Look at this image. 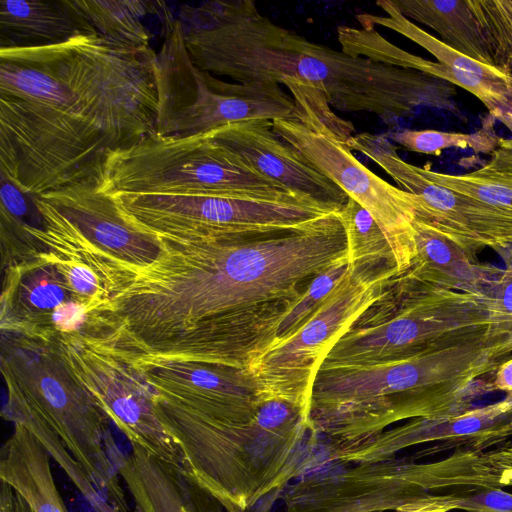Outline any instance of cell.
Returning <instances> with one entry per match:
<instances>
[{"label":"cell","mask_w":512,"mask_h":512,"mask_svg":"<svg viewBox=\"0 0 512 512\" xmlns=\"http://www.w3.org/2000/svg\"><path fill=\"white\" fill-rule=\"evenodd\" d=\"M512 446V440L507 441Z\"/></svg>","instance_id":"obj_43"},{"label":"cell","mask_w":512,"mask_h":512,"mask_svg":"<svg viewBox=\"0 0 512 512\" xmlns=\"http://www.w3.org/2000/svg\"><path fill=\"white\" fill-rule=\"evenodd\" d=\"M76 8L99 36L133 48L150 46L144 24L148 14L167 16L164 2L141 0H73Z\"/></svg>","instance_id":"obj_26"},{"label":"cell","mask_w":512,"mask_h":512,"mask_svg":"<svg viewBox=\"0 0 512 512\" xmlns=\"http://www.w3.org/2000/svg\"><path fill=\"white\" fill-rule=\"evenodd\" d=\"M512 353V330L493 325L464 332L413 355L359 365L319 368L310 422L340 447V459L384 429L407 419L459 414L492 392L481 381Z\"/></svg>","instance_id":"obj_5"},{"label":"cell","mask_w":512,"mask_h":512,"mask_svg":"<svg viewBox=\"0 0 512 512\" xmlns=\"http://www.w3.org/2000/svg\"><path fill=\"white\" fill-rule=\"evenodd\" d=\"M5 409L29 413L63 442L117 512H128L119 474L106 449L108 417L72 372L55 331L1 330Z\"/></svg>","instance_id":"obj_6"},{"label":"cell","mask_w":512,"mask_h":512,"mask_svg":"<svg viewBox=\"0 0 512 512\" xmlns=\"http://www.w3.org/2000/svg\"><path fill=\"white\" fill-rule=\"evenodd\" d=\"M283 84L292 93L297 116L272 121L273 130L372 215L392 248L398 275L403 274L416 255L417 196L385 181L353 155L347 141L354 126L334 114L320 92L298 81Z\"/></svg>","instance_id":"obj_8"},{"label":"cell","mask_w":512,"mask_h":512,"mask_svg":"<svg viewBox=\"0 0 512 512\" xmlns=\"http://www.w3.org/2000/svg\"><path fill=\"white\" fill-rule=\"evenodd\" d=\"M510 437H512V413L499 425L465 442L461 448L487 450L503 443Z\"/></svg>","instance_id":"obj_35"},{"label":"cell","mask_w":512,"mask_h":512,"mask_svg":"<svg viewBox=\"0 0 512 512\" xmlns=\"http://www.w3.org/2000/svg\"><path fill=\"white\" fill-rule=\"evenodd\" d=\"M157 53L156 134L191 136L232 123L295 118L297 106L277 83H231L191 61L181 20L164 23Z\"/></svg>","instance_id":"obj_11"},{"label":"cell","mask_w":512,"mask_h":512,"mask_svg":"<svg viewBox=\"0 0 512 512\" xmlns=\"http://www.w3.org/2000/svg\"><path fill=\"white\" fill-rule=\"evenodd\" d=\"M120 215L154 237L240 240L303 231L337 211L298 196L110 195Z\"/></svg>","instance_id":"obj_9"},{"label":"cell","mask_w":512,"mask_h":512,"mask_svg":"<svg viewBox=\"0 0 512 512\" xmlns=\"http://www.w3.org/2000/svg\"><path fill=\"white\" fill-rule=\"evenodd\" d=\"M1 330L39 333L80 328L87 312L45 253L3 270Z\"/></svg>","instance_id":"obj_18"},{"label":"cell","mask_w":512,"mask_h":512,"mask_svg":"<svg viewBox=\"0 0 512 512\" xmlns=\"http://www.w3.org/2000/svg\"><path fill=\"white\" fill-rule=\"evenodd\" d=\"M501 258L504 260L505 267L512 268V245L496 250Z\"/></svg>","instance_id":"obj_40"},{"label":"cell","mask_w":512,"mask_h":512,"mask_svg":"<svg viewBox=\"0 0 512 512\" xmlns=\"http://www.w3.org/2000/svg\"><path fill=\"white\" fill-rule=\"evenodd\" d=\"M335 481L316 478L327 486L353 495L322 490L300 481L287 496V512H383L397 510L429 494L426 463L367 462Z\"/></svg>","instance_id":"obj_16"},{"label":"cell","mask_w":512,"mask_h":512,"mask_svg":"<svg viewBox=\"0 0 512 512\" xmlns=\"http://www.w3.org/2000/svg\"><path fill=\"white\" fill-rule=\"evenodd\" d=\"M480 168L464 174H446L422 167L433 182L512 211V138H501Z\"/></svg>","instance_id":"obj_27"},{"label":"cell","mask_w":512,"mask_h":512,"mask_svg":"<svg viewBox=\"0 0 512 512\" xmlns=\"http://www.w3.org/2000/svg\"><path fill=\"white\" fill-rule=\"evenodd\" d=\"M416 255L410 268L396 278L424 288L468 293L487 292L503 269L481 263L476 254L416 217Z\"/></svg>","instance_id":"obj_22"},{"label":"cell","mask_w":512,"mask_h":512,"mask_svg":"<svg viewBox=\"0 0 512 512\" xmlns=\"http://www.w3.org/2000/svg\"><path fill=\"white\" fill-rule=\"evenodd\" d=\"M50 455L22 424L14 423L0 453V478L28 504L32 512H68L56 486Z\"/></svg>","instance_id":"obj_24"},{"label":"cell","mask_w":512,"mask_h":512,"mask_svg":"<svg viewBox=\"0 0 512 512\" xmlns=\"http://www.w3.org/2000/svg\"><path fill=\"white\" fill-rule=\"evenodd\" d=\"M408 20L437 32L452 49L494 66L486 36L469 0H390Z\"/></svg>","instance_id":"obj_25"},{"label":"cell","mask_w":512,"mask_h":512,"mask_svg":"<svg viewBox=\"0 0 512 512\" xmlns=\"http://www.w3.org/2000/svg\"><path fill=\"white\" fill-rule=\"evenodd\" d=\"M496 121V118L488 114L482 127L473 133L405 129L393 133L390 138L408 151L427 155H439L449 148L471 149L476 154H490L500 140L494 130Z\"/></svg>","instance_id":"obj_29"},{"label":"cell","mask_w":512,"mask_h":512,"mask_svg":"<svg viewBox=\"0 0 512 512\" xmlns=\"http://www.w3.org/2000/svg\"><path fill=\"white\" fill-rule=\"evenodd\" d=\"M396 266H354L288 338L272 343L248 366L263 401L282 400L310 413L313 384L326 354L382 295Z\"/></svg>","instance_id":"obj_12"},{"label":"cell","mask_w":512,"mask_h":512,"mask_svg":"<svg viewBox=\"0 0 512 512\" xmlns=\"http://www.w3.org/2000/svg\"><path fill=\"white\" fill-rule=\"evenodd\" d=\"M157 53L108 38L0 49V175L30 197L100 181L156 133Z\"/></svg>","instance_id":"obj_1"},{"label":"cell","mask_w":512,"mask_h":512,"mask_svg":"<svg viewBox=\"0 0 512 512\" xmlns=\"http://www.w3.org/2000/svg\"><path fill=\"white\" fill-rule=\"evenodd\" d=\"M32 198L42 220V227H33L32 234L57 257L147 266L162 252L158 238L124 220L96 179Z\"/></svg>","instance_id":"obj_13"},{"label":"cell","mask_w":512,"mask_h":512,"mask_svg":"<svg viewBox=\"0 0 512 512\" xmlns=\"http://www.w3.org/2000/svg\"><path fill=\"white\" fill-rule=\"evenodd\" d=\"M213 137L254 172L291 193L340 211L348 195L320 173L269 120H251L211 130Z\"/></svg>","instance_id":"obj_17"},{"label":"cell","mask_w":512,"mask_h":512,"mask_svg":"<svg viewBox=\"0 0 512 512\" xmlns=\"http://www.w3.org/2000/svg\"><path fill=\"white\" fill-rule=\"evenodd\" d=\"M512 413V397L465 412L416 418L394 429L383 432L349 456L348 461L378 462L388 460L396 452L419 444L439 442L420 454L433 455L447 449H458L465 442L505 421ZM422 456V457H423Z\"/></svg>","instance_id":"obj_21"},{"label":"cell","mask_w":512,"mask_h":512,"mask_svg":"<svg viewBox=\"0 0 512 512\" xmlns=\"http://www.w3.org/2000/svg\"><path fill=\"white\" fill-rule=\"evenodd\" d=\"M502 124H504L507 129L512 133V114H506L498 119Z\"/></svg>","instance_id":"obj_41"},{"label":"cell","mask_w":512,"mask_h":512,"mask_svg":"<svg viewBox=\"0 0 512 512\" xmlns=\"http://www.w3.org/2000/svg\"><path fill=\"white\" fill-rule=\"evenodd\" d=\"M156 238L154 263H117L107 281L106 327L131 362H206L235 313L296 301L303 282L350 262L339 212L307 230L251 239Z\"/></svg>","instance_id":"obj_2"},{"label":"cell","mask_w":512,"mask_h":512,"mask_svg":"<svg viewBox=\"0 0 512 512\" xmlns=\"http://www.w3.org/2000/svg\"><path fill=\"white\" fill-rule=\"evenodd\" d=\"M98 35L73 0H1L0 49L58 45Z\"/></svg>","instance_id":"obj_23"},{"label":"cell","mask_w":512,"mask_h":512,"mask_svg":"<svg viewBox=\"0 0 512 512\" xmlns=\"http://www.w3.org/2000/svg\"><path fill=\"white\" fill-rule=\"evenodd\" d=\"M499 311L512 321V268L505 267L488 288Z\"/></svg>","instance_id":"obj_36"},{"label":"cell","mask_w":512,"mask_h":512,"mask_svg":"<svg viewBox=\"0 0 512 512\" xmlns=\"http://www.w3.org/2000/svg\"><path fill=\"white\" fill-rule=\"evenodd\" d=\"M132 366L153 392L183 473L226 512H244L292 478L299 446L262 405L248 369L169 360Z\"/></svg>","instance_id":"obj_3"},{"label":"cell","mask_w":512,"mask_h":512,"mask_svg":"<svg viewBox=\"0 0 512 512\" xmlns=\"http://www.w3.org/2000/svg\"><path fill=\"white\" fill-rule=\"evenodd\" d=\"M490 384L493 391L504 392L506 396L512 397V358L504 360L496 368Z\"/></svg>","instance_id":"obj_37"},{"label":"cell","mask_w":512,"mask_h":512,"mask_svg":"<svg viewBox=\"0 0 512 512\" xmlns=\"http://www.w3.org/2000/svg\"><path fill=\"white\" fill-rule=\"evenodd\" d=\"M107 453L126 485L135 505L134 512H221V505L190 481L181 468L131 444L123 455L110 434Z\"/></svg>","instance_id":"obj_20"},{"label":"cell","mask_w":512,"mask_h":512,"mask_svg":"<svg viewBox=\"0 0 512 512\" xmlns=\"http://www.w3.org/2000/svg\"><path fill=\"white\" fill-rule=\"evenodd\" d=\"M489 43L494 66L512 78V0H469Z\"/></svg>","instance_id":"obj_32"},{"label":"cell","mask_w":512,"mask_h":512,"mask_svg":"<svg viewBox=\"0 0 512 512\" xmlns=\"http://www.w3.org/2000/svg\"><path fill=\"white\" fill-rule=\"evenodd\" d=\"M458 456L464 488L512 487V446L507 441L488 450L460 448Z\"/></svg>","instance_id":"obj_31"},{"label":"cell","mask_w":512,"mask_h":512,"mask_svg":"<svg viewBox=\"0 0 512 512\" xmlns=\"http://www.w3.org/2000/svg\"><path fill=\"white\" fill-rule=\"evenodd\" d=\"M13 489L5 482H1L0 512H13Z\"/></svg>","instance_id":"obj_38"},{"label":"cell","mask_w":512,"mask_h":512,"mask_svg":"<svg viewBox=\"0 0 512 512\" xmlns=\"http://www.w3.org/2000/svg\"><path fill=\"white\" fill-rule=\"evenodd\" d=\"M98 183L108 195L298 196L244 165L211 131L191 136H146L110 154Z\"/></svg>","instance_id":"obj_10"},{"label":"cell","mask_w":512,"mask_h":512,"mask_svg":"<svg viewBox=\"0 0 512 512\" xmlns=\"http://www.w3.org/2000/svg\"><path fill=\"white\" fill-rule=\"evenodd\" d=\"M347 146L377 164L400 189L417 196L419 217L470 252L512 245V211L451 190L427 178L422 167L404 161L384 134L362 132Z\"/></svg>","instance_id":"obj_15"},{"label":"cell","mask_w":512,"mask_h":512,"mask_svg":"<svg viewBox=\"0 0 512 512\" xmlns=\"http://www.w3.org/2000/svg\"><path fill=\"white\" fill-rule=\"evenodd\" d=\"M74 375L130 444L181 468V454L160 422L154 395L141 373L120 356L79 331H55Z\"/></svg>","instance_id":"obj_14"},{"label":"cell","mask_w":512,"mask_h":512,"mask_svg":"<svg viewBox=\"0 0 512 512\" xmlns=\"http://www.w3.org/2000/svg\"><path fill=\"white\" fill-rule=\"evenodd\" d=\"M509 325L488 291L424 288L397 279L341 336L320 368L413 355L452 336Z\"/></svg>","instance_id":"obj_7"},{"label":"cell","mask_w":512,"mask_h":512,"mask_svg":"<svg viewBox=\"0 0 512 512\" xmlns=\"http://www.w3.org/2000/svg\"><path fill=\"white\" fill-rule=\"evenodd\" d=\"M13 512H32L28 504L17 493L13 496Z\"/></svg>","instance_id":"obj_39"},{"label":"cell","mask_w":512,"mask_h":512,"mask_svg":"<svg viewBox=\"0 0 512 512\" xmlns=\"http://www.w3.org/2000/svg\"><path fill=\"white\" fill-rule=\"evenodd\" d=\"M396 512H425L413 507L410 503L404 504Z\"/></svg>","instance_id":"obj_42"},{"label":"cell","mask_w":512,"mask_h":512,"mask_svg":"<svg viewBox=\"0 0 512 512\" xmlns=\"http://www.w3.org/2000/svg\"><path fill=\"white\" fill-rule=\"evenodd\" d=\"M411 503L426 512H512V493L502 488L458 489L445 494H426Z\"/></svg>","instance_id":"obj_33"},{"label":"cell","mask_w":512,"mask_h":512,"mask_svg":"<svg viewBox=\"0 0 512 512\" xmlns=\"http://www.w3.org/2000/svg\"><path fill=\"white\" fill-rule=\"evenodd\" d=\"M339 216L345 229L351 264L371 266L389 263L396 266L385 234L366 209L349 198Z\"/></svg>","instance_id":"obj_28"},{"label":"cell","mask_w":512,"mask_h":512,"mask_svg":"<svg viewBox=\"0 0 512 512\" xmlns=\"http://www.w3.org/2000/svg\"><path fill=\"white\" fill-rule=\"evenodd\" d=\"M2 416L13 423L22 424L40 441L95 512H117L96 489L75 458L68 453L60 438L45 423L29 413L5 408Z\"/></svg>","instance_id":"obj_30"},{"label":"cell","mask_w":512,"mask_h":512,"mask_svg":"<svg viewBox=\"0 0 512 512\" xmlns=\"http://www.w3.org/2000/svg\"><path fill=\"white\" fill-rule=\"evenodd\" d=\"M353 267L350 262L340 263L310 280L301 296L280 321L276 338L272 343L293 335L346 278Z\"/></svg>","instance_id":"obj_34"},{"label":"cell","mask_w":512,"mask_h":512,"mask_svg":"<svg viewBox=\"0 0 512 512\" xmlns=\"http://www.w3.org/2000/svg\"><path fill=\"white\" fill-rule=\"evenodd\" d=\"M376 4L386 16L357 14L356 19L362 28H375L379 25L405 36L437 59L444 68L447 82L478 98L496 120L512 114L511 77L495 66L476 61L444 44L404 17L390 0L378 1Z\"/></svg>","instance_id":"obj_19"},{"label":"cell","mask_w":512,"mask_h":512,"mask_svg":"<svg viewBox=\"0 0 512 512\" xmlns=\"http://www.w3.org/2000/svg\"><path fill=\"white\" fill-rule=\"evenodd\" d=\"M198 24L183 26L191 61L238 83L298 81L343 112L366 111L386 122L418 107L456 110L453 84L314 43L260 14L250 0L206 2Z\"/></svg>","instance_id":"obj_4"}]
</instances>
